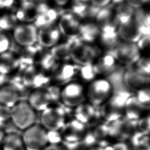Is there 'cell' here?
<instances>
[{"mask_svg": "<svg viewBox=\"0 0 150 150\" xmlns=\"http://www.w3.org/2000/svg\"><path fill=\"white\" fill-rule=\"evenodd\" d=\"M73 108L61 103H52L40 112V124L46 130L59 131L66 122L73 117Z\"/></svg>", "mask_w": 150, "mask_h": 150, "instance_id": "6da1fadb", "label": "cell"}, {"mask_svg": "<svg viewBox=\"0 0 150 150\" xmlns=\"http://www.w3.org/2000/svg\"><path fill=\"white\" fill-rule=\"evenodd\" d=\"M131 94L126 87L114 89L111 96L100 107L103 119L110 122L124 117L125 102Z\"/></svg>", "mask_w": 150, "mask_h": 150, "instance_id": "7a4b0ae2", "label": "cell"}, {"mask_svg": "<svg viewBox=\"0 0 150 150\" xmlns=\"http://www.w3.org/2000/svg\"><path fill=\"white\" fill-rule=\"evenodd\" d=\"M36 119L37 112L26 100H20L11 108L10 120L18 129L24 131L36 123Z\"/></svg>", "mask_w": 150, "mask_h": 150, "instance_id": "3957f363", "label": "cell"}, {"mask_svg": "<svg viewBox=\"0 0 150 150\" xmlns=\"http://www.w3.org/2000/svg\"><path fill=\"white\" fill-rule=\"evenodd\" d=\"M113 88L107 79H98L92 81L87 90V101L96 107L102 105L111 96Z\"/></svg>", "mask_w": 150, "mask_h": 150, "instance_id": "277c9868", "label": "cell"}, {"mask_svg": "<svg viewBox=\"0 0 150 150\" xmlns=\"http://www.w3.org/2000/svg\"><path fill=\"white\" fill-rule=\"evenodd\" d=\"M47 130L39 123H35L23 131L21 134L26 150H43L48 145Z\"/></svg>", "mask_w": 150, "mask_h": 150, "instance_id": "5b68a950", "label": "cell"}, {"mask_svg": "<svg viewBox=\"0 0 150 150\" xmlns=\"http://www.w3.org/2000/svg\"><path fill=\"white\" fill-rule=\"evenodd\" d=\"M86 101V90L80 83L71 81L61 88L60 103L64 106L74 108Z\"/></svg>", "mask_w": 150, "mask_h": 150, "instance_id": "8992f818", "label": "cell"}, {"mask_svg": "<svg viewBox=\"0 0 150 150\" xmlns=\"http://www.w3.org/2000/svg\"><path fill=\"white\" fill-rule=\"evenodd\" d=\"M136 130L137 121L122 117L109 122L108 138L112 141H127Z\"/></svg>", "mask_w": 150, "mask_h": 150, "instance_id": "52a82bcc", "label": "cell"}, {"mask_svg": "<svg viewBox=\"0 0 150 150\" xmlns=\"http://www.w3.org/2000/svg\"><path fill=\"white\" fill-rule=\"evenodd\" d=\"M110 53L114 56L117 62H120L126 66L134 64L141 57L140 50L136 43L121 40Z\"/></svg>", "mask_w": 150, "mask_h": 150, "instance_id": "ba28073f", "label": "cell"}, {"mask_svg": "<svg viewBox=\"0 0 150 150\" xmlns=\"http://www.w3.org/2000/svg\"><path fill=\"white\" fill-rule=\"evenodd\" d=\"M12 38L19 47L31 46L37 43L38 29L33 23H21L13 29Z\"/></svg>", "mask_w": 150, "mask_h": 150, "instance_id": "9c48e42d", "label": "cell"}, {"mask_svg": "<svg viewBox=\"0 0 150 150\" xmlns=\"http://www.w3.org/2000/svg\"><path fill=\"white\" fill-rule=\"evenodd\" d=\"M73 117L87 126L103 119L100 107H96L87 101L73 108Z\"/></svg>", "mask_w": 150, "mask_h": 150, "instance_id": "30bf717a", "label": "cell"}, {"mask_svg": "<svg viewBox=\"0 0 150 150\" xmlns=\"http://www.w3.org/2000/svg\"><path fill=\"white\" fill-rule=\"evenodd\" d=\"M87 129V125L73 117L68 120L59 130L63 142L73 143L81 140Z\"/></svg>", "mask_w": 150, "mask_h": 150, "instance_id": "8fae6325", "label": "cell"}, {"mask_svg": "<svg viewBox=\"0 0 150 150\" xmlns=\"http://www.w3.org/2000/svg\"><path fill=\"white\" fill-rule=\"evenodd\" d=\"M80 66L69 62H64L58 64L52 72L51 80L59 86L65 85L71 81L78 74Z\"/></svg>", "mask_w": 150, "mask_h": 150, "instance_id": "7c38bea8", "label": "cell"}, {"mask_svg": "<svg viewBox=\"0 0 150 150\" xmlns=\"http://www.w3.org/2000/svg\"><path fill=\"white\" fill-rule=\"evenodd\" d=\"M117 32L120 39L132 43H136L142 36V26L134 16L128 22L119 26Z\"/></svg>", "mask_w": 150, "mask_h": 150, "instance_id": "4fadbf2b", "label": "cell"}, {"mask_svg": "<svg viewBox=\"0 0 150 150\" xmlns=\"http://www.w3.org/2000/svg\"><path fill=\"white\" fill-rule=\"evenodd\" d=\"M117 28L114 20L112 22L100 29V33L98 39L107 53L111 52L121 40L117 32Z\"/></svg>", "mask_w": 150, "mask_h": 150, "instance_id": "5bb4252c", "label": "cell"}, {"mask_svg": "<svg viewBox=\"0 0 150 150\" xmlns=\"http://www.w3.org/2000/svg\"><path fill=\"white\" fill-rule=\"evenodd\" d=\"M149 77L144 76L136 71L131 66H126L124 74V83L131 92H136L139 89L148 87Z\"/></svg>", "mask_w": 150, "mask_h": 150, "instance_id": "9a60e30c", "label": "cell"}, {"mask_svg": "<svg viewBox=\"0 0 150 150\" xmlns=\"http://www.w3.org/2000/svg\"><path fill=\"white\" fill-rule=\"evenodd\" d=\"M80 24V21L70 12L65 11L59 19L57 25L61 35L67 39L78 35Z\"/></svg>", "mask_w": 150, "mask_h": 150, "instance_id": "2e32d148", "label": "cell"}, {"mask_svg": "<svg viewBox=\"0 0 150 150\" xmlns=\"http://www.w3.org/2000/svg\"><path fill=\"white\" fill-rule=\"evenodd\" d=\"M61 35L58 26L56 24L39 29L37 43L45 49L52 47L58 43Z\"/></svg>", "mask_w": 150, "mask_h": 150, "instance_id": "e0dca14e", "label": "cell"}, {"mask_svg": "<svg viewBox=\"0 0 150 150\" xmlns=\"http://www.w3.org/2000/svg\"><path fill=\"white\" fill-rule=\"evenodd\" d=\"M26 100L35 111L39 112L52 104L45 88L33 90L29 93Z\"/></svg>", "mask_w": 150, "mask_h": 150, "instance_id": "ac0fdd59", "label": "cell"}, {"mask_svg": "<svg viewBox=\"0 0 150 150\" xmlns=\"http://www.w3.org/2000/svg\"><path fill=\"white\" fill-rule=\"evenodd\" d=\"M93 64L97 74L106 77L111 74L118 66L114 56L107 52L100 56Z\"/></svg>", "mask_w": 150, "mask_h": 150, "instance_id": "d6986e66", "label": "cell"}, {"mask_svg": "<svg viewBox=\"0 0 150 150\" xmlns=\"http://www.w3.org/2000/svg\"><path fill=\"white\" fill-rule=\"evenodd\" d=\"M21 100H23L21 94L10 83H7L0 87L1 105L11 108Z\"/></svg>", "mask_w": 150, "mask_h": 150, "instance_id": "ffe728a7", "label": "cell"}, {"mask_svg": "<svg viewBox=\"0 0 150 150\" xmlns=\"http://www.w3.org/2000/svg\"><path fill=\"white\" fill-rule=\"evenodd\" d=\"M146 110L139 104L134 94L127 98L124 108V117L132 121H137L145 115Z\"/></svg>", "mask_w": 150, "mask_h": 150, "instance_id": "44dd1931", "label": "cell"}, {"mask_svg": "<svg viewBox=\"0 0 150 150\" xmlns=\"http://www.w3.org/2000/svg\"><path fill=\"white\" fill-rule=\"evenodd\" d=\"M100 33V28L96 23L88 21L80 24L77 36L82 42L91 44L98 39Z\"/></svg>", "mask_w": 150, "mask_h": 150, "instance_id": "7402d4cb", "label": "cell"}, {"mask_svg": "<svg viewBox=\"0 0 150 150\" xmlns=\"http://www.w3.org/2000/svg\"><path fill=\"white\" fill-rule=\"evenodd\" d=\"M135 9L126 2L121 3L114 8V20L117 27L128 22L133 17Z\"/></svg>", "mask_w": 150, "mask_h": 150, "instance_id": "603a6c76", "label": "cell"}, {"mask_svg": "<svg viewBox=\"0 0 150 150\" xmlns=\"http://www.w3.org/2000/svg\"><path fill=\"white\" fill-rule=\"evenodd\" d=\"M19 61L18 56L9 50L0 54V73L5 75L15 69H18Z\"/></svg>", "mask_w": 150, "mask_h": 150, "instance_id": "cb8c5ba5", "label": "cell"}, {"mask_svg": "<svg viewBox=\"0 0 150 150\" xmlns=\"http://www.w3.org/2000/svg\"><path fill=\"white\" fill-rule=\"evenodd\" d=\"M2 145V150H26L21 134L16 132L5 134Z\"/></svg>", "mask_w": 150, "mask_h": 150, "instance_id": "d4e9b609", "label": "cell"}, {"mask_svg": "<svg viewBox=\"0 0 150 150\" xmlns=\"http://www.w3.org/2000/svg\"><path fill=\"white\" fill-rule=\"evenodd\" d=\"M132 150H144L149 148V134L136 130L127 141Z\"/></svg>", "mask_w": 150, "mask_h": 150, "instance_id": "484cf974", "label": "cell"}, {"mask_svg": "<svg viewBox=\"0 0 150 150\" xmlns=\"http://www.w3.org/2000/svg\"><path fill=\"white\" fill-rule=\"evenodd\" d=\"M36 63L41 71L45 73L53 72L59 63L51 54L49 51L47 52L44 50L39 56Z\"/></svg>", "mask_w": 150, "mask_h": 150, "instance_id": "4316f807", "label": "cell"}, {"mask_svg": "<svg viewBox=\"0 0 150 150\" xmlns=\"http://www.w3.org/2000/svg\"><path fill=\"white\" fill-rule=\"evenodd\" d=\"M49 52L59 62H69L70 60V47L66 41L56 44L51 47Z\"/></svg>", "mask_w": 150, "mask_h": 150, "instance_id": "83f0119b", "label": "cell"}, {"mask_svg": "<svg viewBox=\"0 0 150 150\" xmlns=\"http://www.w3.org/2000/svg\"><path fill=\"white\" fill-rule=\"evenodd\" d=\"M98 141L109 139V122L102 119L93 124L87 126Z\"/></svg>", "mask_w": 150, "mask_h": 150, "instance_id": "f1b7e54d", "label": "cell"}, {"mask_svg": "<svg viewBox=\"0 0 150 150\" xmlns=\"http://www.w3.org/2000/svg\"><path fill=\"white\" fill-rule=\"evenodd\" d=\"M94 20L100 29L112 22L114 21V6L110 4L100 8Z\"/></svg>", "mask_w": 150, "mask_h": 150, "instance_id": "f546056e", "label": "cell"}, {"mask_svg": "<svg viewBox=\"0 0 150 150\" xmlns=\"http://www.w3.org/2000/svg\"><path fill=\"white\" fill-rule=\"evenodd\" d=\"M90 4H72L70 12L80 20H89V11Z\"/></svg>", "mask_w": 150, "mask_h": 150, "instance_id": "4dcf8cb0", "label": "cell"}, {"mask_svg": "<svg viewBox=\"0 0 150 150\" xmlns=\"http://www.w3.org/2000/svg\"><path fill=\"white\" fill-rule=\"evenodd\" d=\"M51 81L50 77L47 76L46 73L38 70L33 77L30 88L33 90L45 88L50 84Z\"/></svg>", "mask_w": 150, "mask_h": 150, "instance_id": "1f68e13d", "label": "cell"}, {"mask_svg": "<svg viewBox=\"0 0 150 150\" xmlns=\"http://www.w3.org/2000/svg\"><path fill=\"white\" fill-rule=\"evenodd\" d=\"M78 74L83 80L90 83L96 79L97 75L93 63L80 66Z\"/></svg>", "mask_w": 150, "mask_h": 150, "instance_id": "d6a6232c", "label": "cell"}, {"mask_svg": "<svg viewBox=\"0 0 150 150\" xmlns=\"http://www.w3.org/2000/svg\"><path fill=\"white\" fill-rule=\"evenodd\" d=\"M18 20L13 13H4L0 16V31L5 32L13 29L18 25Z\"/></svg>", "mask_w": 150, "mask_h": 150, "instance_id": "836d02e7", "label": "cell"}, {"mask_svg": "<svg viewBox=\"0 0 150 150\" xmlns=\"http://www.w3.org/2000/svg\"><path fill=\"white\" fill-rule=\"evenodd\" d=\"M139 104L146 110L150 108V90L149 87H145L138 90L134 93Z\"/></svg>", "mask_w": 150, "mask_h": 150, "instance_id": "e575fe53", "label": "cell"}, {"mask_svg": "<svg viewBox=\"0 0 150 150\" xmlns=\"http://www.w3.org/2000/svg\"><path fill=\"white\" fill-rule=\"evenodd\" d=\"M131 67L138 73L149 77L150 72V60L148 57H140L137 62Z\"/></svg>", "mask_w": 150, "mask_h": 150, "instance_id": "d590c367", "label": "cell"}, {"mask_svg": "<svg viewBox=\"0 0 150 150\" xmlns=\"http://www.w3.org/2000/svg\"><path fill=\"white\" fill-rule=\"evenodd\" d=\"M137 129L141 132L149 134L150 116L148 112L137 121Z\"/></svg>", "mask_w": 150, "mask_h": 150, "instance_id": "8d00e7d4", "label": "cell"}, {"mask_svg": "<svg viewBox=\"0 0 150 150\" xmlns=\"http://www.w3.org/2000/svg\"><path fill=\"white\" fill-rule=\"evenodd\" d=\"M47 93L52 103H56L60 102L61 88L60 86L56 84H49L45 88Z\"/></svg>", "mask_w": 150, "mask_h": 150, "instance_id": "74e56055", "label": "cell"}, {"mask_svg": "<svg viewBox=\"0 0 150 150\" xmlns=\"http://www.w3.org/2000/svg\"><path fill=\"white\" fill-rule=\"evenodd\" d=\"M80 142L87 149L96 146L98 142L91 131L88 128Z\"/></svg>", "mask_w": 150, "mask_h": 150, "instance_id": "f35d334b", "label": "cell"}, {"mask_svg": "<svg viewBox=\"0 0 150 150\" xmlns=\"http://www.w3.org/2000/svg\"><path fill=\"white\" fill-rule=\"evenodd\" d=\"M46 135L48 145H57L63 142L60 131L47 130Z\"/></svg>", "mask_w": 150, "mask_h": 150, "instance_id": "ab89813d", "label": "cell"}, {"mask_svg": "<svg viewBox=\"0 0 150 150\" xmlns=\"http://www.w3.org/2000/svg\"><path fill=\"white\" fill-rule=\"evenodd\" d=\"M12 46L10 37L4 32L0 31V54L9 51Z\"/></svg>", "mask_w": 150, "mask_h": 150, "instance_id": "60d3db41", "label": "cell"}, {"mask_svg": "<svg viewBox=\"0 0 150 150\" xmlns=\"http://www.w3.org/2000/svg\"><path fill=\"white\" fill-rule=\"evenodd\" d=\"M108 150H132L128 141H112Z\"/></svg>", "mask_w": 150, "mask_h": 150, "instance_id": "b9f144b4", "label": "cell"}, {"mask_svg": "<svg viewBox=\"0 0 150 150\" xmlns=\"http://www.w3.org/2000/svg\"><path fill=\"white\" fill-rule=\"evenodd\" d=\"M10 108L0 104V128L1 125L10 120Z\"/></svg>", "mask_w": 150, "mask_h": 150, "instance_id": "7bdbcfd3", "label": "cell"}, {"mask_svg": "<svg viewBox=\"0 0 150 150\" xmlns=\"http://www.w3.org/2000/svg\"><path fill=\"white\" fill-rule=\"evenodd\" d=\"M150 35H142L139 40L136 42V44L139 50H145L149 47Z\"/></svg>", "mask_w": 150, "mask_h": 150, "instance_id": "ee69618b", "label": "cell"}, {"mask_svg": "<svg viewBox=\"0 0 150 150\" xmlns=\"http://www.w3.org/2000/svg\"><path fill=\"white\" fill-rule=\"evenodd\" d=\"M149 1V0H125V2L134 9L141 8L142 5Z\"/></svg>", "mask_w": 150, "mask_h": 150, "instance_id": "f6af8a7d", "label": "cell"}, {"mask_svg": "<svg viewBox=\"0 0 150 150\" xmlns=\"http://www.w3.org/2000/svg\"><path fill=\"white\" fill-rule=\"evenodd\" d=\"M111 0H90V4L98 8H103L111 4Z\"/></svg>", "mask_w": 150, "mask_h": 150, "instance_id": "bcb514c9", "label": "cell"}, {"mask_svg": "<svg viewBox=\"0 0 150 150\" xmlns=\"http://www.w3.org/2000/svg\"><path fill=\"white\" fill-rule=\"evenodd\" d=\"M43 150H68V149L62 142L57 145H48Z\"/></svg>", "mask_w": 150, "mask_h": 150, "instance_id": "7dc6e473", "label": "cell"}, {"mask_svg": "<svg viewBox=\"0 0 150 150\" xmlns=\"http://www.w3.org/2000/svg\"><path fill=\"white\" fill-rule=\"evenodd\" d=\"M8 81L7 75L2 74L0 73V87L2 86Z\"/></svg>", "mask_w": 150, "mask_h": 150, "instance_id": "c3c4849f", "label": "cell"}, {"mask_svg": "<svg viewBox=\"0 0 150 150\" xmlns=\"http://www.w3.org/2000/svg\"><path fill=\"white\" fill-rule=\"evenodd\" d=\"M54 2L57 5V6L62 7L66 5L70 0H53Z\"/></svg>", "mask_w": 150, "mask_h": 150, "instance_id": "681fc988", "label": "cell"}, {"mask_svg": "<svg viewBox=\"0 0 150 150\" xmlns=\"http://www.w3.org/2000/svg\"><path fill=\"white\" fill-rule=\"evenodd\" d=\"M124 2H125V0H111L110 5H111L112 6H113L114 7V6H115L121 3H123Z\"/></svg>", "mask_w": 150, "mask_h": 150, "instance_id": "f907efd6", "label": "cell"}, {"mask_svg": "<svg viewBox=\"0 0 150 150\" xmlns=\"http://www.w3.org/2000/svg\"><path fill=\"white\" fill-rule=\"evenodd\" d=\"M72 4H90V0H71Z\"/></svg>", "mask_w": 150, "mask_h": 150, "instance_id": "816d5d0a", "label": "cell"}, {"mask_svg": "<svg viewBox=\"0 0 150 150\" xmlns=\"http://www.w3.org/2000/svg\"><path fill=\"white\" fill-rule=\"evenodd\" d=\"M5 134H5V131L2 128H0V144H2Z\"/></svg>", "mask_w": 150, "mask_h": 150, "instance_id": "f5cc1de1", "label": "cell"}, {"mask_svg": "<svg viewBox=\"0 0 150 150\" xmlns=\"http://www.w3.org/2000/svg\"><path fill=\"white\" fill-rule=\"evenodd\" d=\"M87 150H104V149L103 148H101V147L98 146V145H96L95 146L88 148V149H87Z\"/></svg>", "mask_w": 150, "mask_h": 150, "instance_id": "db71d44e", "label": "cell"}, {"mask_svg": "<svg viewBox=\"0 0 150 150\" xmlns=\"http://www.w3.org/2000/svg\"><path fill=\"white\" fill-rule=\"evenodd\" d=\"M31 1H32L33 3L38 4H40V3H43V2H47V0H30Z\"/></svg>", "mask_w": 150, "mask_h": 150, "instance_id": "11a10c76", "label": "cell"}, {"mask_svg": "<svg viewBox=\"0 0 150 150\" xmlns=\"http://www.w3.org/2000/svg\"><path fill=\"white\" fill-rule=\"evenodd\" d=\"M21 1H23V0H21Z\"/></svg>", "mask_w": 150, "mask_h": 150, "instance_id": "9f6ffc18", "label": "cell"}, {"mask_svg": "<svg viewBox=\"0 0 150 150\" xmlns=\"http://www.w3.org/2000/svg\"><path fill=\"white\" fill-rule=\"evenodd\" d=\"M1 150H2V149H1Z\"/></svg>", "mask_w": 150, "mask_h": 150, "instance_id": "6f0895ef", "label": "cell"}]
</instances>
